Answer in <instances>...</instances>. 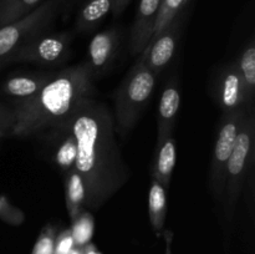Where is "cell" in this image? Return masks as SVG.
Listing matches in <instances>:
<instances>
[{"label":"cell","mask_w":255,"mask_h":254,"mask_svg":"<svg viewBox=\"0 0 255 254\" xmlns=\"http://www.w3.org/2000/svg\"><path fill=\"white\" fill-rule=\"evenodd\" d=\"M59 0H46L16 21L0 27V69L11 62L25 44L42 34L55 19Z\"/></svg>","instance_id":"obj_5"},{"label":"cell","mask_w":255,"mask_h":254,"mask_svg":"<svg viewBox=\"0 0 255 254\" xmlns=\"http://www.w3.org/2000/svg\"><path fill=\"white\" fill-rule=\"evenodd\" d=\"M0 218L10 223H20L22 221V213L7 203L6 199L0 198Z\"/></svg>","instance_id":"obj_26"},{"label":"cell","mask_w":255,"mask_h":254,"mask_svg":"<svg viewBox=\"0 0 255 254\" xmlns=\"http://www.w3.org/2000/svg\"><path fill=\"white\" fill-rule=\"evenodd\" d=\"M52 72L40 74L15 75L9 77L2 85V90L7 96L17 100V102L31 99L41 90V87L51 79Z\"/></svg>","instance_id":"obj_14"},{"label":"cell","mask_w":255,"mask_h":254,"mask_svg":"<svg viewBox=\"0 0 255 254\" xmlns=\"http://www.w3.org/2000/svg\"><path fill=\"white\" fill-rule=\"evenodd\" d=\"M214 99L223 114L243 109L248 102H253L237 62L226 65L219 71L214 85Z\"/></svg>","instance_id":"obj_8"},{"label":"cell","mask_w":255,"mask_h":254,"mask_svg":"<svg viewBox=\"0 0 255 254\" xmlns=\"http://www.w3.org/2000/svg\"><path fill=\"white\" fill-rule=\"evenodd\" d=\"M166 241H167L166 254H172L171 253V233H168V232L166 233Z\"/></svg>","instance_id":"obj_28"},{"label":"cell","mask_w":255,"mask_h":254,"mask_svg":"<svg viewBox=\"0 0 255 254\" xmlns=\"http://www.w3.org/2000/svg\"><path fill=\"white\" fill-rule=\"evenodd\" d=\"M244 111L246 107L236 111L224 112L219 122L209 168V188L218 202H222L223 199L227 162L234 149Z\"/></svg>","instance_id":"obj_6"},{"label":"cell","mask_w":255,"mask_h":254,"mask_svg":"<svg viewBox=\"0 0 255 254\" xmlns=\"http://www.w3.org/2000/svg\"><path fill=\"white\" fill-rule=\"evenodd\" d=\"M40 4L41 0H14L6 9L0 12V27L26 16Z\"/></svg>","instance_id":"obj_20"},{"label":"cell","mask_w":255,"mask_h":254,"mask_svg":"<svg viewBox=\"0 0 255 254\" xmlns=\"http://www.w3.org/2000/svg\"><path fill=\"white\" fill-rule=\"evenodd\" d=\"M6 134L4 133V132H0V141H1V139H4V138H6Z\"/></svg>","instance_id":"obj_31"},{"label":"cell","mask_w":255,"mask_h":254,"mask_svg":"<svg viewBox=\"0 0 255 254\" xmlns=\"http://www.w3.org/2000/svg\"><path fill=\"white\" fill-rule=\"evenodd\" d=\"M148 213L153 231L161 233L166 222L167 189L154 178H152L151 188H149Z\"/></svg>","instance_id":"obj_16"},{"label":"cell","mask_w":255,"mask_h":254,"mask_svg":"<svg viewBox=\"0 0 255 254\" xmlns=\"http://www.w3.org/2000/svg\"><path fill=\"white\" fill-rule=\"evenodd\" d=\"M177 161V147L173 133L163 137L161 141L156 142L152 177L158 181L164 188H168L172 173Z\"/></svg>","instance_id":"obj_13"},{"label":"cell","mask_w":255,"mask_h":254,"mask_svg":"<svg viewBox=\"0 0 255 254\" xmlns=\"http://www.w3.org/2000/svg\"><path fill=\"white\" fill-rule=\"evenodd\" d=\"M54 132H56V134L61 136V141H60L59 146H57L56 154H55L56 164L64 171V173H66V172H69L70 169L75 167L76 146H75L74 138H72L70 132L66 129V127L61 126L60 128L54 129Z\"/></svg>","instance_id":"obj_18"},{"label":"cell","mask_w":255,"mask_h":254,"mask_svg":"<svg viewBox=\"0 0 255 254\" xmlns=\"http://www.w3.org/2000/svg\"><path fill=\"white\" fill-rule=\"evenodd\" d=\"M254 112L251 106L249 112L244 111L237 136L234 149L227 162L226 176H224L223 192V211L224 217L228 222H232L237 209L242 186L247 176L251 162L254 154Z\"/></svg>","instance_id":"obj_4"},{"label":"cell","mask_w":255,"mask_h":254,"mask_svg":"<svg viewBox=\"0 0 255 254\" xmlns=\"http://www.w3.org/2000/svg\"><path fill=\"white\" fill-rule=\"evenodd\" d=\"M239 72L242 75L247 90L252 99H254L255 94V45L252 40L248 46L243 50L241 59L237 62Z\"/></svg>","instance_id":"obj_19"},{"label":"cell","mask_w":255,"mask_h":254,"mask_svg":"<svg viewBox=\"0 0 255 254\" xmlns=\"http://www.w3.org/2000/svg\"><path fill=\"white\" fill-rule=\"evenodd\" d=\"M129 1H131V0H115L114 6H112V11H114V14L116 15V16L121 14V12L125 10V7L128 5Z\"/></svg>","instance_id":"obj_27"},{"label":"cell","mask_w":255,"mask_h":254,"mask_svg":"<svg viewBox=\"0 0 255 254\" xmlns=\"http://www.w3.org/2000/svg\"><path fill=\"white\" fill-rule=\"evenodd\" d=\"M85 254H97V253H96V252H95V249L92 248V247H90V248L87 249V251H86V249H85Z\"/></svg>","instance_id":"obj_30"},{"label":"cell","mask_w":255,"mask_h":254,"mask_svg":"<svg viewBox=\"0 0 255 254\" xmlns=\"http://www.w3.org/2000/svg\"><path fill=\"white\" fill-rule=\"evenodd\" d=\"M182 29L181 17L177 16L161 32L149 40L139 57L154 75H159L173 59Z\"/></svg>","instance_id":"obj_9"},{"label":"cell","mask_w":255,"mask_h":254,"mask_svg":"<svg viewBox=\"0 0 255 254\" xmlns=\"http://www.w3.org/2000/svg\"><path fill=\"white\" fill-rule=\"evenodd\" d=\"M94 92L87 62L55 72L31 99L16 102L12 137H30L66 124L75 110Z\"/></svg>","instance_id":"obj_2"},{"label":"cell","mask_w":255,"mask_h":254,"mask_svg":"<svg viewBox=\"0 0 255 254\" xmlns=\"http://www.w3.org/2000/svg\"><path fill=\"white\" fill-rule=\"evenodd\" d=\"M62 126L76 146L75 168L86 188V208L99 209L128 179V169L116 141L114 119L104 104L89 97Z\"/></svg>","instance_id":"obj_1"},{"label":"cell","mask_w":255,"mask_h":254,"mask_svg":"<svg viewBox=\"0 0 255 254\" xmlns=\"http://www.w3.org/2000/svg\"><path fill=\"white\" fill-rule=\"evenodd\" d=\"M179 105H181V95H179L178 85L174 80H172L164 87L159 100L158 114H157V141H161L163 137L173 133L174 121L178 115Z\"/></svg>","instance_id":"obj_12"},{"label":"cell","mask_w":255,"mask_h":254,"mask_svg":"<svg viewBox=\"0 0 255 254\" xmlns=\"http://www.w3.org/2000/svg\"><path fill=\"white\" fill-rule=\"evenodd\" d=\"M188 2H189V0H184V4H186V5L188 4Z\"/></svg>","instance_id":"obj_32"},{"label":"cell","mask_w":255,"mask_h":254,"mask_svg":"<svg viewBox=\"0 0 255 254\" xmlns=\"http://www.w3.org/2000/svg\"><path fill=\"white\" fill-rule=\"evenodd\" d=\"M15 125L14 109L4 106L0 104V132H4L7 137L11 136L12 128Z\"/></svg>","instance_id":"obj_24"},{"label":"cell","mask_w":255,"mask_h":254,"mask_svg":"<svg viewBox=\"0 0 255 254\" xmlns=\"http://www.w3.org/2000/svg\"><path fill=\"white\" fill-rule=\"evenodd\" d=\"M184 6H186L184 0H161V6H159L156 22H154L152 37L156 36L169 22L173 21Z\"/></svg>","instance_id":"obj_21"},{"label":"cell","mask_w":255,"mask_h":254,"mask_svg":"<svg viewBox=\"0 0 255 254\" xmlns=\"http://www.w3.org/2000/svg\"><path fill=\"white\" fill-rule=\"evenodd\" d=\"M156 75L138 57L131 71L120 84L115 97V117L117 132L126 136L143 112L156 86Z\"/></svg>","instance_id":"obj_3"},{"label":"cell","mask_w":255,"mask_h":254,"mask_svg":"<svg viewBox=\"0 0 255 254\" xmlns=\"http://www.w3.org/2000/svg\"><path fill=\"white\" fill-rule=\"evenodd\" d=\"M74 238H72L71 231H65L56 237L54 246V253L52 254H69L74 248Z\"/></svg>","instance_id":"obj_25"},{"label":"cell","mask_w":255,"mask_h":254,"mask_svg":"<svg viewBox=\"0 0 255 254\" xmlns=\"http://www.w3.org/2000/svg\"><path fill=\"white\" fill-rule=\"evenodd\" d=\"M117 40L119 35L116 29L105 30L92 37L89 46V60L86 62L94 79L109 69L116 52Z\"/></svg>","instance_id":"obj_11"},{"label":"cell","mask_w":255,"mask_h":254,"mask_svg":"<svg viewBox=\"0 0 255 254\" xmlns=\"http://www.w3.org/2000/svg\"><path fill=\"white\" fill-rule=\"evenodd\" d=\"M71 34H40L25 44L12 57L11 62H35L42 66H56L67 59Z\"/></svg>","instance_id":"obj_7"},{"label":"cell","mask_w":255,"mask_h":254,"mask_svg":"<svg viewBox=\"0 0 255 254\" xmlns=\"http://www.w3.org/2000/svg\"><path fill=\"white\" fill-rule=\"evenodd\" d=\"M69 254H85V251L82 249V247H74Z\"/></svg>","instance_id":"obj_29"},{"label":"cell","mask_w":255,"mask_h":254,"mask_svg":"<svg viewBox=\"0 0 255 254\" xmlns=\"http://www.w3.org/2000/svg\"><path fill=\"white\" fill-rule=\"evenodd\" d=\"M55 239H56L55 229L51 227L45 228L35 244L32 254H52L54 253Z\"/></svg>","instance_id":"obj_23"},{"label":"cell","mask_w":255,"mask_h":254,"mask_svg":"<svg viewBox=\"0 0 255 254\" xmlns=\"http://www.w3.org/2000/svg\"><path fill=\"white\" fill-rule=\"evenodd\" d=\"M161 0H139L136 19L131 29L129 49L133 55H141L153 35L154 22Z\"/></svg>","instance_id":"obj_10"},{"label":"cell","mask_w":255,"mask_h":254,"mask_svg":"<svg viewBox=\"0 0 255 254\" xmlns=\"http://www.w3.org/2000/svg\"><path fill=\"white\" fill-rule=\"evenodd\" d=\"M65 198L67 211L74 221L86 208V188L75 167L65 173Z\"/></svg>","instance_id":"obj_15"},{"label":"cell","mask_w":255,"mask_h":254,"mask_svg":"<svg viewBox=\"0 0 255 254\" xmlns=\"http://www.w3.org/2000/svg\"><path fill=\"white\" fill-rule=\"evenodd\" d=\"M115 0H89L77 17V29L80 31L91 30L112 10Z\"/></svg>","instance_id":"obj_17"},{"label":"cell","mask_w":255,"mask_h":254,"mask_svg":"<svg viewBox=\"0 0 255 254\" xmlns=\"http://www.w3.org/2000/svg\"><path fill=\"white\" fill-rule=\"evenodd\" d=\"M72 222H74V227L71 229V234L75 246H86L94 233V218L90 213L82 211Z\"/></svg>","instance_id":"obj_22"}]
</instances>
